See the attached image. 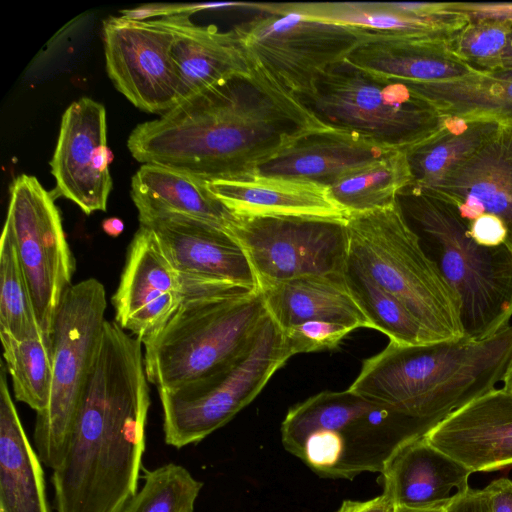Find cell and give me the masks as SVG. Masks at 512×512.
<instances>
[{
	"instance_id": "obj_1",
	"label": "cell",
	"mask_w": 512,
	"mask_h": 512,
	"mask_svg": "<svg viewBox=\"0 0 512 512\" xmlns=\"http://www.w3.org/2000/svg\"><path fill=\"white\" fill-rule=\"evenodd\" d=\"M325 127L290 93L252 70L137 125L127 147L142 164L211 182L254 174L300 137Z\"/></svg>"
},
{
	"instance_id": "obj_2",
	"label": "cell",
	"mask_w": 512,
	"mask_h": 512,
	"mask_svg": "<svg viewBox=\"0 0 512 512\" xmlns=\"http://www.w3.org/2000/svg\"><path fill=\"white\" fill-rule=\"evenodd\" d=\"M143 343L106 320L64 457L56 512H120L138 491L150 394Z\"/></svg>"
},
{
	"instance_id": "obj_3",
	"label": "cell",
	"mask_w": 512,
	"mask_h": 512,
	"mask_svg": "<svg viewBox=\"0 0 512 512\" xmlns=\"http://www.w3.org/2000/svg\"><path fill=\"white\" fill-rule=\"evenodd\" d=\"M512 361V325L484 340L423 345L394 342L365 359L348 390L384 405L428 433L451 413L494 389Z\"/></svg>"
},
{
	"instance_id": "obj_4",
	"label": "cell",
	"mask_w": 512,
	"mask_h": 512,
	"mask_svg": "<svg viewBox=\"0 0 512 512\" xmlns=\"http://www.w3.org/2000/svg\"><path fill=\"white\" fill-rule=\"evenodd\" d=\"M266 316L259 291L242 285L183 290L177 310L144 345L148 381L172 390L224 372L248 350Z\"/></svg>"
},
{
	"instance_id": "obj_5",
	"label": "cell",
	"mask_w": 512,
	"mask_h": 512,
	"mask_svg": "<svg viewBox=\"0 0 512 512\" xmlns=\"http://www.w3.org/2000/svg\"><path fill=\"white\" fill-rule=\"evenodd\" d=\"M426 434L415 421L348 389L309 397L290 408L281 425L284 448L333 479L381 473L399 448Z\"/></svg>"
},
{
	"instance_id": "obj_6",
	"label": "cell",
	"mask_w": 512,
	"mask_h": 512,
	"mask_svg": "<svg viewBox=\"0 0 512 512\" xmlns=\"http://www.w3.org/2000/svg\"><path fill=\"white\" fill-rule=\"evenodd\" d=\"M402 211L428 257L456 294L463 336L484 340L512 317V250L476 243L456 207L407 186L398 196Z\"/></svg>"
},
{
	"instance_id": "obj_7",
	"label": "cell",
	"mask_w": 512,
	"mask_h": 512,
	"mask_svg": "<svg viewBox=\"0 0 512 512\" xmlns=\"http://www.w3.org/2000/svg\"><path fill=\"white\" fill-rule=\"evenodd\" d=\"M345 219L348 260L398 299L435 341L463 337L459 300L425 253L399 201Z\"/></svg>"
},
{
	"instance_id": "obj_8",
	"label": "cell",
	"mask_w": 512,
	"mask_h": 512,
	"mask_svg": "<svg viewBox=\"0 0 512 512\" xmlns=\"http://www.w3.org/2000/svg\"><path fill=\"white\" fill-rule=\"evenodd\" d=\"M293 97L324 126L398 150L427 139L447 118L404 83L345 60L323 70Z\"/></svg>"
},
{
	"instance_id": "obj_9",
	"label": "cell",
	"mask_w": 512,
	"mask_h": 512,
	"mask_svg": "<svg viewBox=\"0 0 512 512\" xmlns=\"http://www.w3.org/2000/svg\"><path fill=\"white\" fill-rule=\"evenodd\" d=\"M106 290L95 278L65 293L52 331L53 375L46 408L36 413L34 446L52 470L61 463L106 322Z\"/></svg>"
},
{
	"instance_id": "obj_10",
	"label": "cell",
	"mask_w": 512,
	"mask_h": 512,
	"mask_svg": "<svg viewBox=\"0 0 512 512\" xmlns=\"http://www.w3.org/2000/svg\"><path fill=\"white\" fill-rule=\"evenodd\" d=\"M265 14L233 29L257 71L290 93L305 91L326 68L371 36L367 29L286 10L279 4H249Z\"/></svg>"
},
{
	"instance_id": "obj_11",
	"label": "cell",
	"mask_w": 512,
	"mask_h": 512,
	"mask_svg": "<svg viewBox=\"0 0 512 512\" xmlns=\"http://www.w3.org/2000/svg\"><path fill=\"white\" fill-rule=\"evenodd\" d=\"M291 354L282 330L267 314L252 344L224 372L177 389L158 390L165 443H198L251 403Z\"/></svg>"
},
{
	"instance_id": "obj_12",
	"label": "cell",
	"mask_w": 512,
	"mask_h": 512,
	"mask_svg": "<svg viewBox=\"0 0 512 512\" xmlns=\"http://www.w3.org/2000/svg\"><path fill=\"white\" fill-rule=\"evenodd\" d=\"M227 231L262 286L306 276L342 275L349 237L345 218L234 215Z\"/></svg>"
},
{
	"instance_id": "obj_13",
	"label": "cell",
	"mask_w": 512,
	"mask_h": 512,
	"mask_svg": "<svg viewBox=\"0 0 512 512\" xmlns=\"http://www.w3.org/2000/svg\"><path fill=\"white\" fill-rule=\"evenodd\" d=\"M4 225L13 236L39 326L52 336L59 305L72 286L75 260L54 198L36 177L15 178Z\"/></svg>"
},
{
	"instance_id": "obj_14",
	"label": "cell",
	"mask_w": 512,
	"mask_h": 512,
	"mask_svg": "<svg viewBox=\"0 0 512 512\" xmlns=\"http://www.w3.org/2000/svg\"><path fill=\"white\" fill-rule=\"evenodd\" d=\"M173 39L159 19L112 16L103 22L108 76L134 106L148 113L162 115L180 101Z\"/></svg>"
},
{
	"instance_id": "obj_15",
	"label": "cell",
	"mask_w": 512,
	"mask_h": 512,
	"mask_svg": "<svg viewBox=\"0 0 512 512\" xmlns=\"http://www.w3.org/2000/svg\"><path fill=\"white\" fill-rule=\"evenodd\" d=\"M112 159L104 106L88 97L72 102L62 115L49 163L55 179L53 198L64 197L87 215L106 211L112 190Z\"/></svg>"
},
{
	"instance_id": "obj_16",
	"label": "cell",
	"mask_w": 512,
	"mask_h": 512,
	"mask_svg": "<svg viewBox=\"0 0 512 512\" xmlns=\"http://www.w3.org/2000/svg\"><path fill=\"white\" fill-rule=\"evenodd\" d=\"M138 219L140 226L155 234L179 275L182 289L226 282L258 290L246 253L226 229L176 213Z\"/></svg>"
},
{
	"instance_id": "obj_17",
	"label": "cell",
	"mask_w": 512,
	"mask_h": 512,
	"mask_svg": "<svg viewBox=\"0 0 512 512\" xmlns=\"http://www.w3.org/2000/svg\"><path fill=\"white\" fill-rule=\"evenodd\" d=\"M182 299L179 275L158 239L139 226L112 297L115 322L144 346L160 333Z\"/></svg>"
},
{
	"instance_id": "obj_18",
	"label": "cell",
	"mask_w": 512,
	"mask_h": 512,
	"mask_svg": "<svg viewBox=\"0 0 512 512\" xmlns=\"http://www.w3.org/2000/svg\"><path fill=\"white\" fill-rule=\"evenodd\" d=\"M415 189L456 207L467 224L483 214L498 217L512 250V124H503L493 138L433 186Z\"/></svg>"
},
{
	"instance_id": "obj_19",
	"label": "cell",
	"mask_w": 512,
	"mask_h": 512,
	"mask_svg": "<svg viewBox=\"0 0 512 512\" xmlns=\"http://www.w3.org/2000/svg\"><path fill=\"white\" fill-rule=\"evenodd\" d=\"M424 437L472 473L512 466V392L490 390L451 413Z\"/></svg>"
},
{
	"instance_id": "obj_20",
	"label": "cell",
	"mask_w": 512,
	"mask_h": 512,
	"mask_svg": "<svg viewBox=\"0 0 512 512\" xmlns=\"http://www.w3.org/2000/svg\"><path fill=\"white\" fill-rule=\"evenodd\" d=\"M280 7L313 18L334 21L373 33L430 41L450 42L469 22L446 2L392 3H281Z\"/></svg>"
},
{
	"instance_id": "obj_21",
	"label": "cell",
	"mask_w": 512,
	"mask_h": 512,
	"mask_svg": "<svg viewBox=\"0 0 512 512\" xmlns=\"http://www.w3.org/2000/svg\"><path fill=\"white\" fill-rule=\"evenodd\" d=\"M381 474L396 507L445 509L470 488L472 471L421 437L399 448Z\"/></svg>"
},
{
	"instance_id": "obj_22",
	"label": "cell",
	"mask_w": 512,
	"mask_h": 512,
	"mask_svg": "<svg viewBox=\"0 0 512 512\" xmlns=\"http://www.w3.org/2000/svg\"><path fill=\"white\" fill-rule=\"evenodd\" d=\"M159 20L174 36L172 57L180 82V101L223 80L252 73L234 29L222 32L214 25H197L187 14Z\"/></svg>"
},
{
	"instance_id": "obj_23",
	"label": "cell",
	"mask_w": 512,
	"mask_h": 512,
	"mask_svg": "<svg viewBox=\"0 0 512 512\" xmlns=\"http://www.w3.org/2000/svg\"><path fill=\"white\" fill-rule=\"evenodd\" d=\"M396 150L356 133L325 127L300 137L259 165L254 174L303 179L328 188L345 173Z\"/></svg>"
},
{
	"instance_id": "obj_24",
	"label": "cell",
	"mask_w": 512,
	"mask_h": 512,
	"mask_svg": "<svg viewBox=\"0 0 512 512\" xmlns=\"http://www.w3.org/2000/svg\"><path fill=\"white\" fill-rule=\"evenodd\" d=\"M208 188L233 215L346 217L327 187L308 180L251 174L211 181Z\"/></svg>"
},
{
	"instance_id": "obj_25",
	"label": "cell",
	"mask_w": 512,
	"mask_h": 512,
	"mask_svg": "<svg viewBox=\"0 0 512 512\" xmlns=\"http://www.w3.org/2000/svg\"><path fill=\"white\" fill-rule=\"evenodd\" d=\"M345 61L369 73L401 83L445 81L477 72L451 51L448 42L373 32Z\"/></svg>"
},
{
	"instance_id": "obj_26",
	"label": "cell",
	"mask_w": 512,
	"mask_h": 512,
	"mask_svg": "<svg viewBox=\"0 0 512 512\" xmlns=\"http://www.w3.org/2000/svg\"><path fill=\"white\" fill-rule=\"evenodd\" d=\"M267 314L281 330L313 320L352 329L371 328L351 296L342 275L306 276L258 289Z\"/></svg>"
},
{
	"instance_id": "obj_27",
	"label": "cell",
	"mask_w": 512,
	"mask_h": 512,
	"mask_svg": "<svg viewBox=\"0 0 512 512\" xmlns=\"http://www.w3.org/2000/svg\"><path fill=\"white\" fill-rule=\"evenodd\" d=\"M42 464L20 421L2 366L0 512H50Z\"/></svg>"
},
{
	"instance_id": "obj_28",
	"label": "cell",
	"mask_w": 512,
	"mask_h": 512,
	"mask_svg": "<svg viewBox=\"0 0 512 512\" xmlns=\"http://www.w3.org/2000/svg\"><path fill=\"white\" fill-rule=\"evenodd\" d=\"M131 197L138 218L176 213L227 230L234 215L195 176L153 164H142L131 180Z\"/></svg>"
},
{
	"instance_id": "obj_29",
	"label": "cell",
	"mask_w": 512,
	"mask_h": 512,
	"mask_svg": "<svg viewBox=\"0 0 512 512\" xmlns=\"http://www.w3.org/2000/svg\"><path fill=\"white\" fill-rule=\"evenodd\" d=\"M502 126L493 118L447 116L438 131L405 150L412 177L409 186H433L493 138Z\"/></svg>"
},
{
	"instance_id": "obj_30",
	"label": "cell",
	"mask_w": 512,
	"mask_h": 512,
	"mask_svg": "<svg viewBox=\"0 0 512 512\" xmlns=\"http://www.w3.org/2000/svg\"><path fill=\"white\" fill-rule=\"evenodd\" d=\"M404 84L443 115L487 117L512 124V68L445 81Z\"/></svg>"
},
{
	"instance_id": "obj_31",
	"label": "cell",
	"mask_w": 512,
	"mask_h": 512,
	"mask_svg": "<svg viewBox=\"0 0 512 512\" xmlns=\"http://www.w3.org/2000/svg\"><path fill=\"white\" fill-rule=\"evenodd\" d=\"M411 180L405 150H396L345 173L328 187V191L347 216L393 205Z\"/></svg>"
},
{
	"instance_id": "obj_32",
	"label": "cell",
	"mask_w": 512,
	"mask_h": 512,
	"mask_svg": "<svg viewBox=\"0 0 512 512\" xmlns=\"http://www.w3.org/2000/svg\"><path fill=\"white\" fill-rule=\"evenodd\" d=\"M344 280L348 291L370 322L390 342L416 346L436 342L405 306L347 260Z\"/></svg>"
},
{
	"instance_id": "obj_33",
	"label": "cell",
	"mask_w": 512,
	"mask_h": 512,
	"mask_svg": "<svg viewBox=\"0 0 512 512\" xmlns=\"http://www.w3.org/2000/svg\"><path fill=\"white\" fill-rule=\"evenodd\" d=\"M0 338L15 398L36 413L43 411L52 384V336L41 330L25 339L0 332Z\"/></svg>"
},
{
	"instance_id": "obj_34",
	"label": "cell",
	"mask_w": 512,
	"mask_h": 512,
	"mask_svg": "<svg viewBox=\"0 0 512 512\" xmlns=\"http://www.w3.org/2000/svg\"><path fill=\"white\" fill-rule=\"evenodd\" d=\"M41 331L29 286L9 228L0 240V332L25 339Z\"/></svg>"
},
{
	"instance_id": "obj_35",
	"label": "cell",
	"mask_w": 512,
	"mask_h": 512,
	"mask_svg": "<svg viewBox=\"0 0 512 512\" xmlns=\"http://www.w3.org/2000/svg\"><path fill=\"white\" fill-rule=\"evenodd\" d=\"M202 486L185 467L165 464L145 474L143 486L120 512H193Z\"/></svg>"
},
{
	"instance_id": "obj_36",
	"label": "cell",
	"mask_w": 512,
	"mask_h": 512,
	"mask_svg": "<svg viewBox=\"0 0 512 512\" xmlns=\"http://www.w3.org/2000/svg\"><path fill=\"white\" fill-rule=\"evenodd\" d=\"M512 35V23L500 19L470 20L448 42L451 51L477 72L502 68L504 53Z\"/></svg>"
},
{
	"instance_id": "obj_37",
	"label": "cell",
	"mask_w": 512,
	"mask_h": 512,
	"mask_svg": "<svg viewBox=\"0 0 512 512\" xmlns=\"http://www.w3.org/2000/svg\"><path fill=\"white\" fill-rule=\"evenodd\" d=\"M354 329L329 321H306L282 330L291 356L335 349Z\"/></svg>"
},
{
	"instance_id": "obj_38",
	"label": "cell",
	"mask_w": 512,
	"mask_h": 512,
	"mask_svg": "<svg viewBox=\"0 0 512 512\" xmlns=\"http://www.w3.org/2000/svg\"><path fill=\"white\" fill-rule=\"evenodd\" d=\"M472 239L481 246L497 247L506 245L507 229L496 216L483 214L467 224Z\"/></svg>"
},
{
	"instance_id": "obj_39",
	"label": "cell",
	"mask_w": 512,
	"mask_h": 512,
	"mask_svg": "<svg viewBox=\"0 0 512 512\" xmlns=\"http://www.w3.org/2000/svg\"><path fill=\"white\" fill-rule=\"evenodd\" d=\"M447 10L463 14L468 21L489 18L512 23V2H447Z\"/></svg>"
},
{
	"instance_id": "obj_40",
	"label": "cell",
	"mask_w": 512,
	"mask_h": 512,
	"mask_svg": "<svg viewBox=\"0 0 512 512\" xmlns=\"http://www.w3.org/2000/svg\"><path fill=\"white\" fill-rule=\"evenodd\" d=\"M483 491L490 512H512V480L496 479L483 488Z\"/></svg>"
},
{
	"instance_id": "obj_41",
	"label": "cell",
	"mask_w": 512,
	"mask_h": 512,
	"mask_svg": "<svg viewBox=\"0 0 512 512\" xmlns=\"http://www.w3.org/2000/svg\"><path fill=\"white\" fill-rule=\"evenodd\" d=\"M444 512H490V509L483 489L469 488L454 499Z\"/></svg>"
},
{
	"instance_id": "obj_42",
	"label": "cell",
	"mask_w": 512,
	"mask_h": 512,
	"mask_svg": "<svg viewBox=\"0 0 512 512\" xmlns=\"http://www.w3.org/2000/svg\"><path fill=\"white\" fill-rule=\"evenodd\" d=\"M396 506L392 500L382 493L367 501L346 500L337 512H395Z\"/></svg>"
},
{
	"instance_id": "obj_43",
	"label": "cell",
	"mask_w": 512,
	"mask_h": 512,
	"mask_svg": "<svg viewBox=\"0 0 512 512\" xmlns=\"http://www.w3.org/2000/svg\"><path fill=\"white\" fill-rule=\"evenodd\" d=\"M102 229L108 236L117 237L122 234L124 223L118 217H110L102 222Z\"/></svg>"
},
{
	"instance_id": "obj_44",
	"label": "cell",
	"mask_w": 512,
	"mask_h": 512,
	"mask_svg": "<svg viewBox=\"0 0 512 512\" xmlns=\"http://www.w3.org/2000/svg\"><path fill=\"white\" fill-rule=\"evenodd\" d=\"M502 68H512V35L503 56Z\"/></svg>"
},
{
	"instance_id": "obj_45",
	"label": "cell",
	"mask_w": 512,
	"mask_h": 512,
	"mask_svg": "<svg viewBox=\"0 0 512 512\" xmlns=\"http://www.w3.org/2000/svg\"><path fill=\"white\" fill-rule=\"evenodd\" d=\"M504 386L506 390L512 392V361L506 371L505 377L503 379Z\"/></svg>"
},
{
	"instance_id": "obj_46",
	"label": "cell",
	"mask_w": 512,
	"mask_h": 512,
	"mask_svg": "<svg viewBox=\"0 0 512 512\" xmlns=\"http://www.w3.org/2000/svg\"><path fill=\"white\" fill-rule=\"evenodd\" d=\"M395 512H444V509H411L405 507H396Z\"/></svg>"
}]
</instances>
